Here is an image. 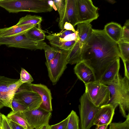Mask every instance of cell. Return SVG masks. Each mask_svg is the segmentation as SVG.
Returning <instances> with one entry per match:
<instances>
[{"instance_id":"1","label":"cell","mask_w":129,"mask_h":129,"mask_svg":"<svg viewBox=\"0 0 129 129\" xmlns=\"http://www.w3.org/2000/svg\"><path fill=\"white\" fill-rule=\"evenodd\" d=\"M81 50V61L92 70L96 81H100L109 66L120 58L117 43L104 29H93Z\"/></svg>"},{"instance_id":"2","label":"cell","mask_w":129,"mask_h":129,"mask_svg":"<svg viewBox=\"0 0 129 129\" xmlns=\"http://www.w3.org/2000/svg\"><path fill=\"white\" fill-rule=\"evenodd\" d=\"M110 94L107 104L111 105L115 109L119 105L122 115L126 118V112L129 111V79L120 75L117 82L107 85Z\"/></svg>"},{"instance_id":"3","label":"cell","mask_w":129,"mask_h":129,"mask_svg":"<svg viewBox=\"0 0 129 129\" xmlns=\"http://www.w3.org/2000/svg\"><path fill=\"white\" fill-rule=\"evenodd\" d=\"M79 101L80 129H90L93 125L94 117L101 107L94 105L85 92L81 96Z\"/></svg>"},{"instance_id":"4","label":"cell","mask_w":129,"mask_h":129,"mask_svg":"<svg viewBox=\"0 0 129 129\" xmlns=\"http://www.w3.org/2000/svg\"><path fill=\"white\" fill-rule=\"evenodd\" d=\"M23 83L19 79L0 76V109L7 107L11 109V102L17 90Z\"/></svg>"},{"instance_id":"5","label":"cell","mask_w":129,"mask_h":129,"mask_svg":"<svg viewBox=\"0 0 129 129\" xmlns=\"http://www.w3.org/2000/svg\"><path fill=\"white\" fill-rule=\"evenodd\" d=\"M85 92L92 103L100 107L108 103L110 94L107 85L95 81L85 84Z\"/></svg>"},{"instance_id":"6","label":"cell","mask_w":129,"mask_h":129,"mask_svg":"<svg viewBox=\"0 0 129 129\" xmlns=\"http://www.w3.org/2000/svg\"><path fill=\"white\" fill-rule=\"evenodd\" d=\"M70 50H59L51 61L45 62L48 75L53 85L56 84L67 68Z\"/></svg>"},{"instance_id":"7","label":"cell","mask_w":129,"mask_h":129,"mask_svg":"<svg viewBox=\"0 0 129 129\" xmlns=\"http://www.w3.org/2000/svg\"><path fill=\"white\" fill-rule=\"evenodd\" d=\"M46 43L44 41H35L28 38L24 35L10 37H0V46L23 48L31 50H42Z\"/></svg>"},{"instance_id":"8","label":"cell","mask_w":129,"mask_h":129,"mask_svg":"<svg viewBox=\"0 0 129 129\" xmlns=\"http://www.w3.org/2000/svg\"><path fill=\"white\" fill-rule=\"evenodd\" d=\"M78 24L90 23L97 19L99 15L98 8L91 0H76Z\"/></svg>"},{"instance_id":"9","label":"cell","mask_w":129,"mask_h":129,"mask_svg":"<svg viewBox=\"0 0 129 129\" xmlns=\"http://www.w3.org/2000/svg\"><path fill=\"white\" fill-rule=\"evenodd\" d=\"M22 113L29 126L34 129H37L44 124L49 123L52 113L40 107L31 110H27Z\"/></svg>"},{"instance_id":"10","label":"cell","mask_w":129,"mask_h":129,"mask_svg":"<svg viewBox=\"0 0 129 129\" xmlns=\"http://www.w3.org/2000/svg\"><path fill=\"white\" fill-rule=\"evenodd\" d=\"M14 98L24 103L28 107V110L38 108L42 103L40 95L32 90L16 92Z\"/></svg>"},{"instance_id":"11","label":"cell","mask_w":129,"mask_h":129,"mask_svg":"<svg viewBox=\"0 0 129 129\" xmlns=\"http://www.w3.org/2000/svg\"><path fill=\"white\" fill-rule=\"evenodd\" d=\"M30 87L32 90L38 93L41 98L42 103L40 107L47 111L51 112L52 111V98L50 89L46 85L41 84L31 83Z\"/></svg>"},{"instance_id":"12","label":"cell","mask_w":129,"mask_h":129,"mask_svg":"<svg viewBox=\"0 0 129 129\" xmlns=\"http://www.w3.org/2000/svg\"><path fill=\"white\" fill-rule=\"evenodd\" d=\"M120 67V59L118 58L113 62L108 67L102 76L100 82L108 85L117 82L119 80V74Z\"/></svg>"},{"instance_id":"13","label":"cell","mask_w":129,"mask_h":129,"mask_svg":"<svg viewBox=\"0 0 129 129\" xmlns=\"http://www.w3.org/2000/svg\"><path fill=\"white\" fill-rule=\"evenodd\" d=\"M115 110L113 107L110 104L101 106L94 117L93 125L106 124L109 125L111 123Z\"/></svg>"},{"instance_id":"14","label":"cell","mask_w":129,"mask_h":129,"mask_svg":"<svg viewBox=\"0 0 129 129\" xmlns=\"http://www.w3.org/2000/svg\"><path fill=\"white\" fill-rule=\"evenodd\" d=\"M74 71L78 78L82 81L85 85L95 81L92 70L82 61L76 64Z\"/></svg>"},{"instance_id":"15","label":"cell","mask_w":129,"mask_h":129,"mask_svg":"<svg viewBox=\"0 0 129 129\" xmlns=\"http://www.w3.org/2000/svg\"><path fill=\"white\" fill-rule=\"evenodd\" d=\"M37 25H15L8 27L0 29V37H10L24 35Z\"/></svg>"},{"instance_id":"16","label":"cell","mask_w":129,"mask_h":129,"mask_svg":"<svg viewBox=\"0 0 129 129\" xmlns=\"http://www.w3.org/2000/svg\"><path fill=\"white\" fill-rule=\"evenodd\" d=\"M66 7L63 23L67 22L73 26L78 24L76 0H66Z\"/></svg>"},{"instance_id":"17","label":"cell","mask_w":129,"mask_h":129,"mask_svg":"<svg viewBox=\"0 0 129 129\" xmlns=\"http://www.w3.org/2000/svg\"><path fill=\"white\" fill-rule=\"evenodd\" d=\"M104 30L107 35L116 43H117L121 41L122 28L120 24L111 22L105 25Z\"/></svg>"},{"instance_id":"18","label":"cell","mask_w":129,"mask_h":129,"mask_svg":"<svg viewBox=\"0 0 129 129\" xmlns=\"http://www.w3.org/2000/svg\"><path fill=\"white\" fill-rule=\"evenodd\" d=\"M77 25L76 30L78 32L80 46L81 49L92 33L93 29L90 23H79Z\"/></svg>"},{"instance_id":"19","label":"cell","mask_w":129,"mask_h":129,"mask_svg":"<svg viewBox=\"0 0 129 129\" xmlns=\"http://www.w3.org/2000/svg\"><path fill=\"white\" fill-rule=\"evenodd\" d=\"M81 50L79 40L76 41L70 50L68 58V63L71 64H76L81 61Z\"/></svg>"},{"instance_id":"20","label":"cell","mask_w":129,"mask_h":129,"mask_svg":"<svg viewBox=\"0 0 129 129\" xmlns=\"http://www.w3.org/2000/svg\"><path fill=\"white\" fill-rule=\"evenodd\" d=\"M24 35L27 38L35 41H44L45 33L42 29L41 24L37 25L28 31Z\"/></svg>"},{"instance_id":"21","label":"cell","mask_w":129,"mask_h":129,"mask_svg":"<svg viewBox=\"0 0 129 129\" xmlns=\"http://www.w3.org/2000/svg\"><path fill=\"white\" fill-rule=\"evenodd\" d=\"M7 117L8 119L22 126L25 129L33 128L28 123L22 112H14L12 111L8 114Z\"/></svg>"},{"instance_id":"22","label":"cell","mask_w":129,"mask_h":129,"mask_svg":"<svg viewBox=\"0 0 129 129\" xmlns=\"http://www.w3.org/2000/svg\"><path fill=\"white\" fill-rule=\"evenodd\" d=\"M42 17L40 16L27 15L20 18L15 25L19 26L25 25H38L41 24Z\"/></svg>"},{"instance_id":"23","label":"cell","mask_w":129,"mask_h":129,"mask_svg":"<svg viewBox=\"0 0 129 129\" xmlns=\"http://www.w3.org/2000/svg\"><path fill=\"white\" fill-rule=\"evenodd\" d=\"M53 1L59 15V27L60 29H63L66 10V0H54Z\"/></svg>"},{"instance_id":"24","label":"cell","mask_w":129,"mask_h":129,"mask_svg":"<svg viewBox=\"0 0 129 129\" xmlns=\"http://www.w3.org/2000/svg\"><path fill=\"white\" fill-rule=\"evenodd\" d=\"M45 37L49 41L58 40L60 42H69L79 41L78 35V32L76 30L73 33L67 35L62 38H58L54 34L45 35Z\"/></svg>"},{"instance_id":"25","label":"cell","mask_w":129,"mask_h":129,"mask_svg":"<svg viewBox=\"0 0 129 129\" xmlns=\"http://www.w3.org/2000/svg\"><path fill=\"white\" fill-rule=\"evenodd\" d=\"M68 116L69 118L67 129H80L79 120L76 112L72 110Z\"/></svg>"},{"instance_id":"26","label":"cell","mask_w":129,"mask_h":129,"mask_svg":"<svg viewBox=\"0 0 129 129\" xmlns=\"http://www.w3.org/2000/svg\"><path fill=\"white\" fill-rule=\"evenodd\" d=\"M117 44L119 52L120 57L122 61L129 60V43L120 41Z\"/></svg>"},{"instance_id":"27","label":"cell","mask_w":129,"mask_h":129,"mask_svg":"<svg viewBox=\"0 0 129 129\" xmlns=\"http://www.w3.org/2000/svg\"><path fill=\"white\" fill-rule=\"evenodd\" d=\"M76 42L73 41L62 42L58 40H53L50 41L49 43L51 45L55 48L61 50H69L72 47Z\"/></svg>"},{"instance_id":"28","label":"cell","mask_w":129,"mask_h":129,"mask_svg":"<svg viewBox=\"0 0 129 129\" xmlns=\"http://www.w3.org/2000/svg\"><path fill=\"white\" fill-rule=\"evenodd\" d=\"M12 111L22 112L28 110L27 106L21 101L13 98L11 102Z\"/></svg>"},{"instance_id":"29","label":"cell","mask_w":129,"mask_h":129,"mask_svg":"<svg viewBox=\"0 0 129 129\" xmlns=\"http://www.w3.org/2000/svg\"><path fill=\"white\" fill-rule=\"evenodd\" d=\"M44 51L46 61L48 62L51 61L54 57L59 50L52 47L46 44L43 48Z\"/></svg>"},{"instance_id":"30","label":"cell","mask_w":129,"mask_h":129,"mask_svg":"<svg viewBox=\"0 0 129 129\" xmlns=\"http://www.w3.org/2000/svg\"><path fill=\"white\" fill-rule=\"evenodd\" d=\"M125 120L123 122L111 123L109 129H129V113L127 115Z\"/></svg>"},{"instance_id":"31","label":"cell","mask_w":129,"mask_h":129,"mask_svg":"<svg viewBox=\"0 0 129 129\" xmlns=\"http://www.w3.org/2000/svg\"><path fill=\"white\" fill-rule=\"evenodd\" d=\"M20 79L22 82L30 83L34 81L31 75L25 69L21 68Z\"/></svg>"},{"instance_id":"32","label":"cell","mask_w":129,"mask_h":129,"mask_svg":"<svg viewBox=\"0 0 129 129\" xmlns=\"http://www.w3.org/2000/svg\"><path fill=\"white\" fill-rule=\"evenodd\" d=\"M122 36L121 41L129 43V20H126L122 27Z\"/></svg>"},{"instance_id":"33","label":"cell","mask_w":129,"mask_h":129,"mask_svg":"<svg viewBox=\"0 0 129 129\" xmlns=\"http://www.w3.org/2000/svg\"><path fill=\"white\" fill-rule=\"evenodd\" d=\"M69 116L60 122L56 124L50 125L51 129H67Z\"/></svg>"},{"instance_id":"34","label":"cell","mask_w":129,"mask_h":129,"mask_svg":"<svg viewBox=\"0 0 129 129\" xmlns=\"http://www.w3.org/2000/svg\"><path fill=\"white\" fill-rule=\"evenodd\" d=\"M2 126L1 129H11L9 123L7 116L2 114Z\"/></svg>"},{"instance_id":"35","label":"cell","mask_w":129,"mask_h":129,"mask_svg":"<svg viewBox=\"0 0 129 129\" xmlns=\"http://www.w3.org/2000/svg\"><path fill=\"white\" fill-rule=\"evenodd\" d=\"M7 119L11 129H25L22 126L8 118Z\"/></svg>"},{"instance_id":"36","label":"cell","mask_w":129,"mask_h":129,"mask_svg":"<svg viewBox=\"0 0 129 129\" xmlns=\"http://www.w3.org/2000/svg\"><path fill=\"white\" fill-rule=\"evenodd\" d=\"M124 68V76L129 79V60L123 61Z\"/></svg>"},{"instance_id":"37","label":"cell","mask_w":129,"mask_h":129,"mask_svg":"<svg viewBox=\"0 0 129 129\" xmlns=\"http://www.w3.org/2000/svg\"><path fill=\"white\" fill-rule=\"evenodd\" d=\"M74 32L72 31L66 30L60 33H55L54 34L59 38H62L67 35Z\"/></svg>"},{"instance_id":"38","label":"cell","mask_w":129,"mask_h":129,"mask_svg":"<svg viewBox=\"0 0 129 129\" xmlns=\"http://www.w3.org/2000/svg\"><path fill=\"white\" fill-rule=\"evenodd\" d=\"M63 29H66L67 30L72 31L74 32L76 31L73 25L70 23L67 22L64 23Z\"/></svg>"},{"instance_id":"39","label":"cell","mask_w":129,"mask_h":129,"mask_svg":"<svg viewBox=\"0 0 129 129\" xmlns=\"http://www.w3.org/2000/svg\"><path fill=\"white\" fill-rule=\"evenodd\" d=\"M47 2L48 5L51 7L55 11L57 10V8L55 5L53 1L47 0Z\"/></svg>"},{"instance_id":"40","label":"cell","mask_w":129,"mask_h":129,"mask_svg":"<svg viewBox=\"0 0 129 129\" xmlns=\"http://www.w3.org/2000/svg\"><path fill=\"white\" fill-rule=\"evenodd\" d=\"M108 125L107 124L96 125L95 129H107Z\"/></svg>"},{"instance_id":"41","label":"cell","mask_w":129,"mask_h":129,"mask_svg":"<svg viewBox=\"0 0 129 129\" xmlns=\"http://www.w3.org/2000/svg\"><path fill=\"white\" fill-rule=\"evenodd\" d=\"M36 129H51L49 123L46 124L39 128Z\"/></svg>"},{"instance_id":"42","label":"cell","mask_w":129,"mask_h":129,"mask_svg":"<svg viewBox=\"0 0 129 129\" xmlns=\"http://www.w3.org/2000/svg\"><path fill=\"white\" fill-rule=\"evenodd\" d=\"M3 121L2 114L0 112V129H1L2 126Z\"/></svg>"},{"instance_id":"43","label":"cell","mask_w":129,"mask_h":129,"mask_svg":"<svg viewBox=\"0 0 129 129\" xmlns=\"http://www.w3.org/2000/svg\"><path fill=\"white\" fill-rule=\"evenodd\" d=\"M106 1L112 4H114L116 2L114 0H107Z\"/></svg>"},{"instance_id":"44","label":"cell","mask_w":129,"mask_h":129,"mask_svg":"<svg viewBox=\"0 0 129 129\" xmlns=\"http://www.w3.org/2000/svg\"><path fill=\"white\" fill-rule=\"evenodd\" d=\"M34 129L32 128V129Z\"/></svg>"}]
</instances>
